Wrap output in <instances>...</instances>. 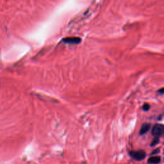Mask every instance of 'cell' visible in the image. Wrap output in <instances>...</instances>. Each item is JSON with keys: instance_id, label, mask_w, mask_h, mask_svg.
Here are the masks:
<instances>
[{"instance_id": "4", "label": "cell", "mask_w": 164, "mask_h": 164, "mask_svg": "<svg viewBox=\"0 0 164 164\" xmlns=\"http://www.w3.org/2000/svg\"><path fill=\"white\" fill-rule=\"evenodd\" d=\"M150 129V124H148V123H145L144 124L141 128H140V135H144V134H146V133Z\"/></svg>"}, {"instance_id": "5", "label": "cell", "mask_w": 164, "mask_h": 164, "mask_svg": "<svg viewBox=\"0 0 164 164\" xmlns=\"http://www.w3.org/2000/svg\"><path fill=\"white\" fill-rule=\"evenodd\" d=\"M160 157H151L148 159V163L150 164H157L160 162Z\"/></svg>"}, {"instance_id": "9", "label": "cell", "mask_w": 164, "mask_h": 164, "mask_svg": "<svg viewBox=\"0 0 164 164\" xmlns=\"http://www.w3.org/2000/svg\"><path fill=\"white\" fill-rule=\"evenodd\" d=\"M159 152H160V149H156V150L153 151V153H152V154H151V155H153V154L158 153H159Z\"/></svg>"}, {"instance_id": "8", "label": "cell", "mask_w": 164, "mask_h": 164, "mask_svg": "<svg viewBox=\"0 0 164 164\" xmlns=\"http://www.w3.org/2000/svg\"><path fill=\"white\" fill-rule=\"evenodd\" d=\"M158 92L160 94H163V88H161L158 91Z\"/></svg>"}, {"instance_id": "7", "label": "cell", "mask_w": 164, "mask_h": 164, "mask_svg": "<svg viewBox=\"0 0 164 164\" xmlns=\"http://www.w3.org/2000/svg\"><path fill=\"white\" fill-rule=\"evenodd\" d=\"M143 110L144 111H148L149 110V108H150V105L148 104V103H145L144 105H143Z\"/></svg>"}, {"instance_id": "6", "label": "cell", "mask_w": 164, "mask_h": 164, "mask_svg": "<svg viewBox=\"0 0 164 164\" xmlns=\"http://www.w3.org/2000/svg\"><path fill=\"white\" fill-rule=\"evenodd\" d=\"M160 141V139H158V138H155L153 140V142H151V146H154L155 145H157V144Z\"/></svg>"}, {"instance_id": "2", "label": "cell", "mask_w": 164, "mask_h": 164, "mask_svg": "<svg viewBox=\"0 0 164 164\" xmlns=\"http://www.w3.org/2000/svg\"><path fill=\"white\" fill-rule=\"evenodd\" d=\"M130 155L131 158H134L136 161H141L146 158V152L143 150L139 151H132L130 153Z\"/></svg>"}, {"instance_id": "1", "label": "cell", "mask_w": 164, "mask_h": 164, "mask_svg": "<svg viewBox=\"0 0 164 164\" xmlns=\"http://www.w3.org/2000/svg\"><path fill=\"white\" fill-rule=\"evenodd\" d=\"M164 128L162 124H156L153 126L151 131V134L155 136V138L160 139L163 134Z\"/></svg>"}, {"instance_id": "3", "label": "cell", "mask_w": 164, "mask_h": 164, "mask_svg": "<svg viewBox=\"0 0 164 164\" xmlns=\"http://www.w3.org/2000/svg\"><path fill=\"white\" fill-rule=\"evenodd\" d=\"M62 41L64 43H67V44H78L81 42V38L78 37H69L63 38Z\"/></svg>"}]
</instances>
